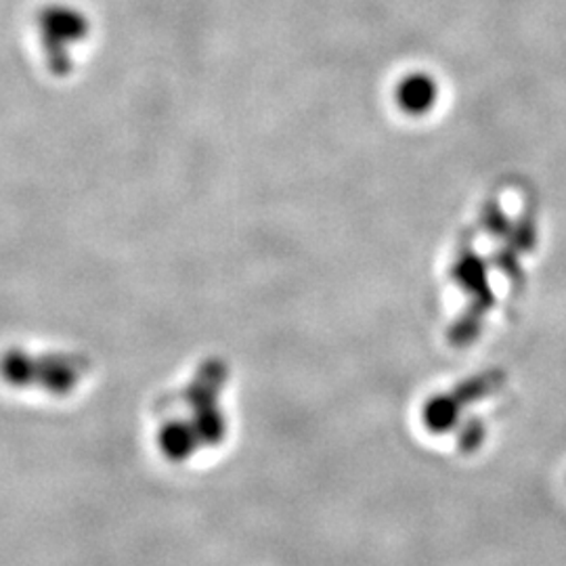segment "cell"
<instances>
[{"mask_svg":"<svg viewBox=\"0 0 566 566\" xmlns=\"http://www.w3.org/2000/svg\"><path fill=\"white\" fill-rule=\"evenodd\" d=\"M483 439H485V426L481 424L479 420H472L460 437V447L464 451H474L476 447L483 443Z\"/></svg>","mask_w":566,"mask_h":566,"instance_id":"3957f363","label":"cell"},{"mask_svg":"<svg viewBox=\"0 0 566 566\" xmlns=\"http://www.w3.org/2000/svg\"><path fill=\"white\" fill-rule=\"evenodd\" d=\"M504 382V374L489 371L483 376H474L468 382H462L455 390L441 395L437 399H430L424 407V424L430 432L441 434L451 430L460 418V409L464 405L474 403L486 397V392H493L497 386Z\"/></svg>","mask_w":566,"mask_h":566,"instance_id":"6da1fadb","label":"cell"},{"mask_svg":"<svg viewBox=\"0 0 566 566\" xmlns=\"http://www.w3.org/2000/svg\"><path fill=\"white\" fill-rule=\"evenodd\" d=\"M437 99H439L437 82L428 78L426 74H413L405 78L399 86V103L409 114L420 116L430 112V107H434Z\"/></svg>","mask_w":566,"mask_h":566,"instance_id":"7a4b0ae2","label":"cell"}]
</instances>
